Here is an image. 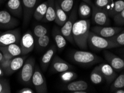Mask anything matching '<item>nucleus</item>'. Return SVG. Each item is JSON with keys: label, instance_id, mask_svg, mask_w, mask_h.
Returning a JSON list of instances; mask_svg holds the SVG:
<instances>
[{"label": "nucleus", "instance_id": "2eb2a0df", "mask_svg": "<svg viewBox=\"0 0 124 93\" xmlns=\"http://www.w3.org/2000/svg\"><path fill=\"white\" fill-rule=\"evenodd\" d=\"M26 59H27V56L26 55L14 57L11 60L8 68L3 71L4 74L6 75H11L17 70H20L23 66Z\"/></svg>", "mask_w": 124, "mask_h": 93}, {"label": "nucleus", "instance_id": "aec40b11", "mask_svg": "<svg viewBox=\"0 0 124 93\" xmlns=\"http://www.w3.org/2000/svg\"><path fill=\"white\" fill-rule=\"evenodd\" d=\"M52 35L55 40L56 47L59 51H61L66 45V40L61 33L60 29L57 26H54L52 31Z\"/></svg>", "mask_w": 124, "mask_h": 93}, {"label": "nucleus", "instance_id": "b1692460", "mask_svg": "<svg viewBox=\"0 0 124 93\" xmlns=\"http://www.w3.org/2000/svg\"><path fill=\"white\" fill-rule=\"evenodd\" d=\"M48 2L47 0L45 1L41 4L37 6L33 14V17L36 20L40 21H42L45 14H46Z\"/></svg>", "mask_w": 124, "mask_h": 93}, {"label": "nucleus", "instance_id": "4c0bfd02", "mask_svg": "<svg viewBox=\"0 0 124 93\" xmlns=\"http://www.w3.org/2000/svg\"><path fill=\"white\" fill-rule=\"evenodd\" d=\"M18 93H34V91L30 88H25L18 90Z\"/></svg>", "mask_w": 124, "mask_h": 93}, {"label": "nucleus", "instance_id": "ddd939ff", "mask_svg": "<svg viewBox=\"0 0 124 93\" xmlns=\"http://www.w3.org/2000/svg\"><path fill=\"white\" fill-rule=\"evenodd\" d=\"M103 54L108 64L116 71L120 72L123 71L124 68V61L121 58L114 54L111 51L108 50V49H105L104 50Z\"/></svg>", "mask_w": 124, "mask_h": 93}, {"label": "nucleus", "instance_id": "c9c22d12", "mask_svg": "<svg viewBox=\"0 0 124 93\" xmlns=\"http://www.w3.org/2000/svg\"><path fill=\"white\" fill-rule=\"evenodd\" d=\"M113 19L115 24L120 27L124 25V10L119 12L113 16Z\"/></svg>", "mask_w": 124, "mask_h": 93}, {"label": "nucleus", "instance_id": "1a4fd4ad", "mask_svg": "<svg viewBox=\"0 0 124 93\" xmlns=\"http://www.w3.org/2000/svg\"><path fill=\"white\" fill-rule=\"evenodd\" d=\"M23 9V26L26 28L29 25L37 7L38 0H21Z\"/></svg>", "mask_w": 124, "mask_h": 93}, {"label": "nucleus", "instance_id": "4be33fe9", "mask_svg": "<svg viewBox=\"0 0 124 93\" xmlns=\"http://www.w3.org/2000/svg\"><path fill=\"white\" fill-rule=\"evenodd\" d=\"M55 8H56V17L54 21L59 26H62L66 21L68 16L62 9L61 8L57 1L55 0Z\"/></svg>", "mask_w": 124, "mask_h": 93}, {"label": "nucleus", "instance_id": "39448f33", "mask_svg": "<svg viewBox=\"0 0 124 93\" xmlns=\"http://www.w3.org/2000/svg\"><path fill=\"white\" fill-rule=\"evenodd\" d=\"M35 66V59L30 58L26 59L20 73V80L22 84L25 85H31L32 77Z\"/></svg>", "mask_w": 124, "mask_h": 93}, {"label": "nucleus", "instance_id": "5701e85b", "mask_svg": "<svg viewBox=\"0 0 124 93\" xmlns=\"http://www.w3.org/2000/svg\"><path fill=\"white\" fill-rule=\"evenodd\" d=\"M92 7L87 3L82 1L78 7V15L82 20L87 19L91 16Z\"/></svg>", "mask_w": 124, "mask_h": 93}, {"label": "nucleus", "instance_id": "7c9ffc66", "mask_svg": "<svg viewBox=\"0 0 124 93\" xmlns=\"http://www.w3.org/2000/svg\"><path fill=\"white\" fill-rule=\"evenodd\" d=\"M32 34L35 41L36 40H37L40 37L47 35V29L46 27L41 25H37L33 28Z\"/></svg>", "mask_w": 124, "mask_h": 93}, {"label": "nucleus", "instance_id": "cd10ccee", "mask_svg": "<svg viewBox=\"0 0 124 93\" xmlns=\"http://www.w3.org/2000/svg\"><path fill=\"white\" fill-rule=\"evenodd\" d=\"M110 90L111 92H113L114 90L117 89H121L124 88V74L123 73L117 76L114 81L111 83Z\"/></svg>", "mask_w": 124, "mask_h": 93}, {"label": "nucleus", "instance_id": "0eeeda50", "mask_svg": "<svg viewBox=\"0 0 124 93\" xmlns=\"http://www.w3.org/2000/svg\"><path fill=\"white\" fill-rule=\"evenodd\" d=\"M92 7V21L97 26H108L110 24V20L108 10L99 8L93 4Z\"/></svg>", "mask_w": 124, "mask_h": 93}, {"label": "nucleus", "instance_id": "7ed1b4c3", "mask_svg": "<svg viewBox=\"0 0 124 93\" xmlns=\"http://www.w3.org/2000/svg\"><path fill=\"white\" fill-rule=\"evenodd\" d=\"M87 45L93 50H101L119 47L108 38L101 37L90 31L87 39Z\"/></svg>", "mask_w": 124, "mask_h": 93}, {"label": "nucleus", "instance_id": "f8f14e48", "mask_svg": "<svg viewBox=\"0 0 124 93\" xmlns=\"http://www.w3.org/2000/svg\"><path fill=\"white\" fill-rule=\"evenodd\" d=\"M124 30L121 27H110L108 26H95L90 29V31L96 35L105 38H109L113 36Z\"/></svg>", "mask_w": 124, "mask_h": 93}, {"label": "nucleus", "instance_id": "f257e3e1", "mask_svg": "<svg viewBox=\"0 0 124 93\" xmlns=\"http://www.w3.org/2000/svg\"><path fill=\"white\" fill-rule=\"evenodd\" d=\"M90 20L81 19L76 21L72 30V37L75 44L82 50L88 48L87 39L90 31Z\"/></svg>", "mask_w": 124, "mask_h": 93}, {"label": "nucleus", "instance_id": "a19ab883", "mask_svg": "<svg viewBox=\"0 0 124 93\" xmlns=\"http://www.w3.org/2000/svg\"><path fill=\"white\" fill-rule=\"evenodd\" d=\"M4 75V72H3V69H2L1 65H0V77L3 76Z\"/></svg>", "mask_w": 124, "mask_h": 93}, {"label": "nucleus", "instance_id": "c756f323", "mask_svg": "<svg viewBox=\"0 0 124 93\" xmlns=\"http://www.w3.org/2000/svg\"><path fill=\"white\" fill-rule=\"evenodd\" d=\"M75 0H57L60 6L66 14H69L74 7Z\"/></svg>", "mask_w": 124, "mask_h": 93}, {"label": "nucleus", "instance_id": "473e14b6", "mask_svg": "<svg viewBox=\"0 0 124 93\" xmlns=\"http://www.w3.org/2000/svg\"><path fill=\"white\" fill-rule=\"evenodd\" d=\"M108 39L116 43L118 46H123L124 45V30L113 36L108 38Z\"/></svg>", "mask_w": 124, "mask_h": 93}, {"label": "nucleus", "instance_id": "c03bdc74", "mask_svg": "<svg viewBox=\"0 0 124 93\" xmlns=\"http://www.w3.org/2000/svg\"><path fill=\"white\" fill-rule=\"evenodd\" d=\"M7 0H0V5L3 4V3L5 2V1H6Z\"/></svg>", "mask_w": 124, "mask_h": 93}, {"label": "nucleus", "instance_id": "ea45409f", "mask_svg": "<svg viewBox=\"0 0 124 93\" xmlns=\"http://www.w3.org/2000/svg\"><path fill=\"white\" fill-rule=\"evenodd\" d=\"M82 1L83 2H86V3H87V4H89V5H90L91 6L92 5H93V2H92V1H91V0H82Z\"/></svg>", "mask_w": 124, "mask_h": 93}, {"label": "nucleus", "instance_id": "c85d7f7f", "mask_svg": "<svg viewBox=\"0 0 124 93\" xmlns=\"http://www.w3.org/2000/svg\"><path fill=\"white\" fill-rule=\"evenodd\" d=\"M78 77V74L75 72L71 70H67L61 73L60 78L65 83H68L74 81Z\"/></svg>", "mask_w": 124, "mask_h": 93}, {"label": "nucleus", "instance_id": "f03ea898", "mask_svg": "<svg viewBox=\"0 0 124 93\" xmlns=\"http://www.w3.org/2000/svg\"><path fill=\"white\" fill-rule=\"evenodd\" d=\"M69 58L75 64L81 66H91L102 61V59L93 53L86 51L72 50Z\"/></svg>", "mask_w": 124, "mask_h": 93}, {"label": "nucleus", "instance_id": "9b49d317", "mask_svg": "<svg viewBox=\"0 0 124 93\" xmlns=\"http://www.w3.org/2000/svg\"><path fill=\"white\" fill-rule=\"evenodd\" d=\"M22 55H26L33 51L35 47V41L33 34L28 31L22 35L20 41Z\"/></svg>", "mask_w": 124, "mask_h": 93}, {"label": "nucleus", "instance_id": "393cba45", "mask_svg": "<svg viewBox=\"0 0 124 93\" xmlns=\"http://www.w3.org/2000/svg\"><path fill=\"white\" fill-rule=\"evenodd\" d=\"M90 78L91 82L96 85L101 84L104 81L105 79L104 76L100 70L99 66H95L91 71Z\"/></svg>", "mask_w": 124, "mask_h": 93}, {"label": "nucleus", "instance_id": "a878e982", "mask_svg": "<svg viewBox=\"0 0 124 93\" xmlns=\"http://www.w3.org/2000/svg\"><path fill=\"white\" fill-rule=\"evenodd\" d=\"M0 50L6 51L14 57L18 56L21 55V49L20 46L17 43H12L4 46H0Z\"/></svg>", "mask_w": 124, "mask_h": 93}, {"label": "nucleus", "instance_id": "58836bf2", "mask_svg": "<svg viewBox=\"0 0 124 93\" xmlns=\"http://www.w3.org/2000/svg\"><path fill=\"white\" fill-rule=\"evenodd\" d=\"M112 93H124V88L116 89V90H114Z\"/></svg>", "mask_w": 124, "mask_h": 93}, {"label": "nucleus", "instance_id": "423d86ee", "mask_svg": "<svg viewBox=\"0 0 124 93\" xmlns=\"http://www.w3.org/2000/svg\"><path fill=\"white\" fill-rule=\"evenodd\" d=\"M31 83L37 93L48 92L46 80L39 66H35L34 71L32 77Z\"/></svg>", "mask_w": 124, "mask_h": 93}, {"label": "nucleus", "instance_id": "e433bc0d", "mask_svg": "<svg viewBox=\"0 0 124 93\" xmlns=\"http://www.w3.org/2000/svg\"><path fill=\"white\" fill-rule=\"evenodd\" d=\"M11 60H4L0 61V65H1L2 69H3V71L5 69H6L7 68H8V66H10Z\"/></svg>", "mask_w": 124, "mask_h": 93}, {"label": "nucleus", "instance_id": "72a5a7b5", "mask_svg": "<svg viewBox=\"0 0 124 93\" xmlns=\"http://www.w3.org/2000/svg\"><path fill=\"white\" fill-rule=\"evenodd\" d=\"M37 46L39 49H45L50 43V39L47 34L46 35L40 37L35 40Z\"/></svg>", "mask_w": 124, "mask_h": 93}, {"label": "nucleus", "instance_id": "9d476101", "mask_svg": "<svg viewBox=\"0 0 124 93\" xmlns=\"http://www.w3.org/2000/svg\"><path fill=\"white\" fill-rule=\"evenodd\" d=\"M20 21L6 10H0V29H14L18 26Z\"/></svg>", "mask_w": 124, "mask_h": 93}, {"label": "nucleus", "instance_id": "dca6fc26", "mask_svg": "<svg viewBox=\"0 0 124 93\" xmlns=\"http://www.w3.org/2000/svg\"><path fill=\"white\" fill-rule=\"evenodd\" d=\"M6 7L12 16L20 18L23 16L21 0H8L6 3Z\"/></svg>", "mask_w": 124, "mask_h": 93}, {"label": "nucleus", "instance_id": "bb28decb", "mask_svg": "<svg viewBox=\"0 0 124 93\" xmlns=\"http://www.w3.org/2000/svg\"><path fill=\"white\" fill-rule=\"evenodd\" d=\"M123 10H124V0H117L116 2H114L111 8L108 11V15L109 17H113L115 15L119 14Z\"/></svg>", "mask_w": 124, "mask_h": 93}, {"label": "nucleus", "instance_id": "20e7f679", "mask_svg": "<svg viewBox=\"0 0 124 93\" xmlns=\"http://www.w3.org/2000/svg\"><path fill=\"white\" fill-rule=\"evenodd\" d=\"M78 7L77 5L73 7L70 15L64 25L60 28V31L66 40L72 45H75L72 37V30L73 25L78 18Z\"/></svg>", "mask_w": 124, "mask_h": 93}, {"label": "nucleus", "instance_id": "6e6552de", "mask_svg": "<svg viewBox=\"0 0 124 93\" xmlns=\"http://www.w3.org/2000/svg\"><path fill=\"white\" fill-rule=\"evenodd\" d=\"M21 37L20 28L11 29L0 34V46H4L12 43H20Z\"/></svg>", "mask_w": 124, "mask_h": 93}, {"label": "nucleus", "instance_id": "37998d69", "mask_svg": "<svg viewBox=\"0 0 124 93\" xmlns=\"http://www.w3.org/2000/svg\"><path fill=\"white\" fill-rule=\"evenodd\" d=\"M3 59V54L1 51H0V61H1Z\"/></svg>", "mask_w": 124, "mask_h": 93}, {"label": "nucleus", "instance_id": "412c9836", "mask_svg": "<svg viewBox=\"0 0 124 93\" xmlns=\"http://www.w3.org/2000/svg\"><path fill=\"white\" fill-rule=\"evenodd\" d=\"M48 5L46 12L42 21L45 22H52L55 20V0H47Z\"/></svg>", "mask_w": 124, "mask_h": 93}, {"label": "nucleus", "instance_id": "79ce46f5", "mask_svg": "<svg viewBox=\"0 0 124 93\" xmlns=\"http://www.w3.org/2000/svg\"><path fill=\"white\" fill-rule=\"evenodd\" d=\"M89 93L87 90L85 91H76V92H74L72 93Z\"/></svg>", "mask_w": 124, "mask_h": 93}, {"label": "nucleus", "instance_id": "4468645a", "mask_svg": "<svg viewBox=\"0 0 124 93\" xmlns=\"http://www.w3.org/2000/svg\"><path fill=\"white\" fill-rule=\"evenodd\" d=\"M73 69V66L57 55H55L51 60V71L52 73H62Z\"/></svg>", "mask_w": 124, "mask_h": 93}, {"label": "nucleus", "instance_id": "f3484780", "mask_svg": "<svg viewBox=\"0 0 124 93\" xmlns=\"http://www.w3.org/2000/svg\"><path fill=\"white\" fill-rule=\"evenodd\" d=\"M56 51H57V47L55 45H52L42 55L41 59L40 64L41 69L44 72L46 71L47 69L52 58L55 56Z\"/></svg>", "mask_w": 124, "mask_h": 93}, {"label": "nucleus", "instance_id": "6ab92c4d", "mask_svg": "<svg viewBox=\"0 0 124 93\" xmlns=\"http://www.w3.org/2000/svg\"><path fill=\"white\" fill-rule=\"evenodd\" d=\"M89 86L88 83L84 80L72 81L68 83L63 87V90L70 93H72L76 91H85L89 89Z\"/></svg>", "mask_w": 124, "mask_h": 93}, {"label": "nucleus", "instance_id": "a211bd4d", "mask_svg": "<svg viewBox=\"0 0 124 93\" xmlns=\"http://www.w3.org/2000/svg\"><path fill=\"white\" fill-rule=\"evenodd\" d=\"M100 70L108 84H111L117 76V74L108 64L102 63L99 65Z\"/></svg>", "mask_w": 124, "mask_h": 93}, {"label": "nucleus", "instance_id": "2f4dec72", "mask_svg": "<svg viewBox=\"0 0 124 93\" xmlns=\"http://www.w3.org/2000/svg\"><path fill=\"white\" fill-rule=\"evenodd\" d=\"M114 2V0H95L93 4L99 8L106 9L108 11L111 8Z\"/></svg>", "mask_w": 124, "mask_h": 93}, {"label": "nucleus", "instance_id": "a18cd8bd", "mask_svg": "<svg viewBox=\"0 0 124 93\" xmlns=\"http://www.w3.org/2000/svg\"><path fill=\"white\" fill-rule=\"evenodd\" d=\"M1 31H0V34H1Z\"/></svg>", "mask_w": 124, "mask_h": 93}, {"label": "nucleus", "instance_id": "f704fd0d", "mask_svg": "<svg viewBox=\"0 0 124 93\" xmlns=\"http://www.w3.org/2000/svg\"><path fill=\"white\" fill-rule=\"evenodd\" d=\"M10 81L8 79L0 77V93H11Z\"/></svg>", "mask_w": 124, "mask_h": 93}]
</instances>
